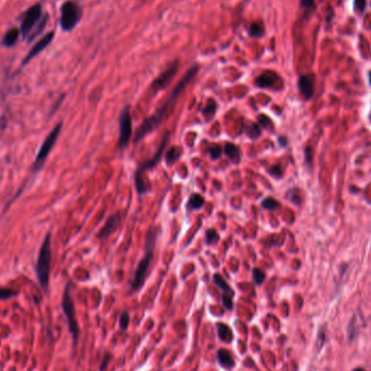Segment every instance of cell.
<instances>
[{"label":"cell","instance_id":"cell-1","mask_svg":"<svg viewBox=\"0 0 371 371\" xmlns=\"http://www.w3.org/2000/svg\"><path fill=\"white\" fill-rule=\"evenodd\" d=\"M198 71H199L198 66L191 67L188 70L186 75L182 79H180V81L177 84V86L174 88L173 92L170 93V95L167 98V100L165 101V103L163 104L156 113H153L149 117V119H147L146 121H144L139 126V128L136 130L135 137H134L135 143H138L142 138L146 137L148 134H150L151 132L155 130L158 127V126L160 125V123L163 120H164V117H165L167 111L171 107V105L174 104V102L176 101V99L179 97V95L183 93V90H185L186 87L190 84V81H191L194 78V76L198 73Z\"/></svg>","mask_w":371,"mask_h":371},{"label":"cell","instance_id":"cell-2","mask_svg":"<svg viewBox=\"0 0 371 371\" xmlns=\"http://www.w3.org/2000/svg\"><path fill=\"white\" fill-rule=\"evenodd\" d=\"M157 237H158V230L150 228L146 239V254H144V256L139 261L137 269L135 271V276L132 283V289L134 291L139 290L144 283V279H146V275L148 273L149 266L153 258V252H155L156 248Z\"/></svg>","mask_w":371,"mask_h":371},{"label":"cell","instance_id":"cell-3","mask_svg":"<svg viewBox=\"0 0 371 371\" xmlns=\"http://www.w3.org/2000/svg\"><path fill=\"white\" fill-rule=\"evenodd\" d=\"M51 268V236L48 233L43 239L36 264V276L43 291L48 290Z\"/></svg>","mask_w":371,"mask_h":371},{"label":"cell","instance_id":"cell-4","mask_svg":"<svg viewBox=\"0 0 371 371\" xmlns=\"http://www.w3.org/2000/svg\"><path fill=\"white\" fill-rule=\"evenodd\" d=\"M61 129H62V122L58 123L56 126H54L53 129L48 134L46 139L43 140L42 144L38 150L37 156H36V158H35L34 164H33L34 173H37V171H39L42 168L45 162H46L48 156L50 155L51 150L53 149L54 144H56V142L59 138Z\"/></svg>","mask_w":371,"mask_h":371},{"label":"cell","instance_id":"cell-5","mask_svg":"<svg viewBox=\"0 0 371 371\" xmlns=\"http://www.w3.org/2000/svg\"><path fill=\"white\" fill-rule=\"evenodd\" d=\"M62 309H63V312H64V315L68 320L69 329H70L72 339H73V343L74 344H76V342L78 340L79 329H78V322L76 319L74 302H73V298H72V296H71V285L70 283L67 285L64 294H63Z\"/></svg>","mask_w":371,"mask_h":371},{"label":"cell","instance_id":"cell-6","mask_svg":"<svg viewBox=\"0 0 371 371\" xmlns=\"http://www.w3.org/2000/svg\"><path fill=\"white\" fill-rule=\"evenodd\" d=\"M81 17V9L76 2L69 0L61 7L60 25L64 32H70L78 24Z\"/></svg>","mask_w":371,"mask_h":371},{"label":"cell","instance_id":"cell-7","mask_svg":"<svg viewBox=\"0 0 371 371\" xmlns=\"http://www.w3.org/2000/svg\"><path fill=\"white\" fill-rule=\"evenodd\" d=\"M40 16H41L40 5L36 4L27 9L21 21L20 32L23 35V37H26V36H29L31 34L32 30L36 26V24L38 23Z\"/></svg>","mask_w":371,"mask_h":371},{"label":"cell","instance_id":"cell-8","mask_svg":"<svg viewBox=\"0 0 371 371\" xmlns=\"http://www.w3.org/2000/svg\"><path fill=\"white\" fill-rule=\"evenodd\" d=\"M133 134L132 116L129 112V106H125L120 116V139L117 147L123 149L127 146Z\"/></svg>","mask_w":371,"mask_h":371},{"label":"cell","instance_id":"cell-9","mask_svg":"<svg viewBox=\"0 0 371 371\" xmlns=\"http://www.w3.org/2000/svg\"><path fill=\"white\" fill-rule=\"evenodd\" d=\"M168 140H169V134L168 133H165L164 137H163V139L161 141V144H160V147H159V149H158L156 155L153 156L149 161L142 163V164L137 168V170H136L135 174L143 175L144 171H147V170H150L152 168H155L158 165V163L160 162V160H161V158L163 156V152H164V150H165V148L167 146Z\"/></svg>","mask_w":371,"mask_h":371},{"label":"cell","instance_id":"cell-10","mask_svg":"<svg viewBox=\"0 0 371 371\" xmlns=\"http://www.w3.org/2000/svg\"><path fill=\"white\" fill-rule=\"evenodd\" d=\"M177 71H178V61H174L173 63H170L169 67L163 72L155 81H153L152 89L156 90V92L164 89L169 84V81L173 79V77L177 73Z\"/></svg>","mask_w":371,"mask_h":371},{"label":"cell","instance_id":"cell-11","mask_svg":"<svg viewBox=\"0 0 371 371\" xmlns=\"http://www.w3.org/2000/svg\"><path fill=\"white\" fill-rule=\"evenodd\" d=\"M53 37H54V33L53 32H49L45 36H42V37L34 45V46L32 47V49L30 50V52L27 53V56L24 58L23 66L27 64V63H29L31 60H33L35 57H37L40 52H42L45 49H46L49 46V45L51 43Z\"/></svg>","mask_w":371,"mask_h":371},{"label":"cell","instance_id":"cell-12","mask_svg":"<svg viewBox=\"0 0 371 371\" xmlns=\"http://www.w3.org/2000/svg\"><path fill=\"white\" fill-rule=\"evenodd\" d=\"M298 88H300L301 95L305 100H310L314 96L315 89V78L313 75H302L298 79Z\"/></svg>","mask_w":371,"mask_h":371},{"label":"cell","instance_id":"cell-13","mask_svg":"<svg viewBox=\"0 0 371 371\" xmlns=\"http://www.w3.org/2000/svg\"><path fill=\"white\" fill-rule=\"evenodd\" d=\"M278 80L279 76L275 73V72L266 71L255 79V85L259 88H270L275 86Z\"/></svg>","mask_w":371,"mask_h":371},{"label":"cell","instance_id":"cell-14","mask_svg":"<svg viewBox=\"0 0 371 371\" xmlns=\"http://www.w3.org/2000/svg\"><path fill=\"white\" fill-rule=\"evenodd\" d=\"M120 220H121V214L120 213H116V214L108 217V219L105 222V224H104V226L102 227V229L100 230V232L98 233V237L100 239L107 238L115 230L116 225L119 224Z\"/></svg>","mask_w":371,"mask_h":371},{"label":"cell","instance_id":"cell-15","mask_svg":"<svg viewBox=\"0 0 371 371\" xmlns=\"http://www.w3.org/2000/svg\"><path fill=\"white\" fill-rule=\"evenodd\" d=\"M217 359H219L220 365L225 369H231L234 366L233 357L227 350H220L217 353Z\"/></svg>","mask_w":371,"mask_h":371},{"label":"cell","instance_id":"cell-16","mask_svg":"<svg viewBox=\"0 0 371 371\" xmlns=\"http://www.w3.org/2000/svg\"><path fill=\"white\" fill-rule=\"evenodd\" d=\"M224 153L226 155L232 163L234 164H238L241 159V155H240V149L233 143H227L224 148Z\"/></svg>","mask_w":371,"mask_h":371},{"label":"cell","instance_id":"cell-17","mask_svg":"<svg viewBox=\"0 0 371 371\" xmlns=\"http://www.w3.org/2000/svg\"><path fill=\"white\" fill-rule=\"evenodd\" d=\"M20 30L16 29V27H12V29L9 30L3 38V45L5 47H12L17 41V38L20 36Z\"/></svg>","mask_w":371,"mask_h":371},{"label":"cell","instance_id":"cell-18","mask_svg":"<svg viewBox=\"0 0 371 371\" xmlns=\"http://www.w3.org/2000/svg\"><path fill=\"white\" fill-rule=\"evenodd\" d=\"M183 155V149L180 147H171L166 153V164L173 165Z\"/></svg>","mask_w":371,"mask_h":371},{"label":"cell","instance_id":"cell-19","mask_svg":"<svg viewBox=\"0 0 371 371\" xmlns=\"http://www.w3.org/2000/svg\"><path fill=\"white\" fill-rule=\"evenodd\" d=\"M217 328H219V337L220 339L225 342V343H229L232 341V338H233V334H232V331L231 329L228 327L227 324L225 323H220L219 325H217Z\"/></svg>","mask_w":371,"mask_h":371},{"label":"cell","instance_id":"cell-20","mask_svg":"<svg viewBox=\"0 0 371 371\" xmlns=\"http://www.w3.org/2000/svg\"><path fill=\"white\" fill-rule=\"evenodd\" d=\"M204 198L199 194V193H193L191 197H190L189 201H188V209L189 210H200L201 207L204 205Z\"/></svg>","mask_w":371,"mask_h":371},{"label":"cell","instance_id":"cell-21","mask_svg":"<svg viewBox=\"0 0 371 371\" xmlns=\"http://www.w3.org/2000/svg\"><path fill=\"white\" fill-rule=\"evenodd\" d=\"M214 282L217 285V287L221 288V290H223L225 294L229 295V293H230L231 295H233V291L231 290V288L229 287V285L227 282L225 281L224 278L221 275H219V274L214 275Z\"/></svg>","mask_w":371,"mask_h":371},{"label":"cell","instance_id":"cell-22","mask_svg":"<svg viewBox=\"0 0 371 371\" xmlns=\"http://www.w3.org/2000/svg\"><path fill=\"white\" fill-rule=\"evenodd\" d=\"M261 206H263L265 210L275 211V210L279 209V207H280V203L276 200V199L271 198V197H268V198L264 199L263 201H261Z\"/></svg>","mask_w":371,"mask_h":371},{"label":"cell","instance_id":"cell-23","mask_svg":"<svg viewBox=\"0 0 371 371\" xmlns=\"http://www.w3.org/2000/svg\"><path fill=\"white\" fill-rule=\"evenodd\" d=\"M216 107H217V105H216L215 101L214 100H209V102H207L206 106L203 108L202 113H203V115L205 117H207V119H210V117H213V115L215 114Z\"/></svg>","mask_w":371,"mask_h":371},{"label":"cell","instance_id":"cell-24","mask_svg":"<svg viewBox=\"0 0 371 371\" xmlns=\"http://www.w3.org/2000/svg\"><path fill=\"white\" fill-rule=\"evenodd\" d=\"M17 294H19V292L12 290V289L0 288V301L9 300V298H12V297L16 296Z\"/></svg>","mask_w":371,"mask_h":371},{"label":"cell","instance_id":"cell-25","mask_svg":"<svg viewBox=\"0 0 371 371\" xmlns=\"http://www.w3.org/2000/svg\"><path fill=\"white\" fill-rule=\"evenodd\" d=\"M205 240L207 244H215L220 240V234L215 229H209L205 234Z\"/></svg>","mask_w":371,"mask_h":371},{"label":"cell","instance_id":"cell-26","mask_svg":"<svg viewBox=\"0 0 371 371\" xmlns=\"http://www.w3.org/2000/svg\"><path fill=\"white\" fill-rule=\"evenodd\" d=\"M265 278H266V275L263 270H260L258 268L253 269V279H254V282L257 286H260L261 283H263L265 281Z\"/></svg>","mask_w":371,"mask_h":371},{"label":"cell","instance_id":"cell-27","mask_svg":"<svg viewBox=\"0 0 371 371\" xmlns=\"http://www.w3.org/2000/svg\"><path fill=\"white\" fill-rule=\"evenodd\" d=\"M249 33L253 37H260L264 34V27L260 24H252L249 29Z\"/></svg>","mask_w":371,"mask_h":371},{"label":"cell","instance_id":"cell-28","mask_svg":"<svg viewBox=\"0 0 371 371\" xmlns=\"http://www.w3.org/2000/svg\"><path fill=\"white\" fill-rule=\"evenodd\" d=\"M247 133L249 137H251L252 139H256L260 136V129L256 124H251L247 128Z\"/></svg>","mask_w":371,"mask_h":371},{"label":"cell","instance_id":"cell-29","mask_svg":"<svg viewBox=\"0 0 371 371\" xmlns=\"http://www.w3.org/2000/svg\"><path fill=\"white\" fill-rule=\"evenodd\" d=\"M209 152H210V156H211V158L213 160H217V159H219L222 156L223 149H222V147L220 146V144L214 143V144H212V146L210 147Z\"/></svg>","mask_w":371,"mask_h":371},{"label":"cell","instance_id":"cell-30","mask_svg":"<svg viewBox=\"0 0 371 371\" xmlns=\"http://www.w3.org/2000/svg\"><path fill=\"white\" fill-rule=\"evenodd\" d=\"M257 121L260 124V126H263L264 128H267V129H271V128H273V121H271L267 115L260 114L257 117Z\"/></svg>","mask_w":371,"mask_h":371},{"label":"cell","instance_id":"cell-31","mask_svg":"<svg viewBox=\"0 0 371 371\" xmlns=\"http://www.w3.org/2000/svg\"><path fill=\"white\" fill-rule=\"evenodd\" d=\"M128 324H129V315L128 313L125 312L122 314L120 318V325L123 330H126L128 328Z\"/></svg>","mask_w":371,"mask_h":371},{"label":"cell","instance_id":"cell-32","mask_svg":"<svg viewBox=\"0 0 371 371\" xmlns=\"http://www.w3.org/2000/svg\"><path fill=\"white\" fill-rule=\"evenodd\" d=\"M268 173H269L270 175H273V176H274V177H276V178H280V177L282 176V169H281V166L275 165V166H273V167H270V168L268 169Z\"/></svg>","mask_w":371,"mask_h":371},{"label":"cell","instance_id":"cell-33","mask_svg":"<svg viewBox=\"0 0 371 371\" xmlns=\"http://www.w3.org/2000/svg\"><path fill=\"white\" fill-rule=\"evenodd\" d=\"M222 300H223L224 305L226 306V309H227V310H232V306H233V304H232L231 296H229V295H227V294H223V296H222Z\"/></svg>","mask_w":371,"mask_h":371},{"label":"cell","instance_id":"cell-34","mask_svg":"<svg viewBox=\"0 0 371 371\" xmlns=\"http://www.w3.org/2000/svg\"><path fill=\"white\" fill-rule=\"evenodd\" d=\"M305 160H306L307 164L312 165V162H313V150L310 147L305 149Z\"/></svg>","mask_w":371,"mask_h":371},{"label":"cell","instance_id":"cell-35","mask_svg":"<svg viewBox=\"0 0 371 371\" xmlns=\"http://www.w3.org/2000/svg\"><path fill=\"white\" fill-rule=\"evenodd\" d=\"M355 7L359 12H364L366 9V0H355Z\"/></svg>","mask_w":371,"mask_h":371},{"label":"cell","instance_id":"cell-36","mask_svg":"<svg viewBox=\"0 0 371 371\" xmlns=\"http://www.w3.org/2000/svg\"><path fill=\"white\" fill-rule=\"evenodd\" d=\"M110 358H111V355L110 354H105L104 357H103V360H102V364L100 366V371H103L105 369V367L107 366L108 361H110Z\"/></svg>","mask_w":371,"mask_h":371},{"label":"cell","instance_id":"cell-37","mask_svg":"<svg viewBox=\"0 0 371 371\" xmlns=\"http://www.w3.org/2000/svg\"><path fill=\"white\" fill-rule=\"evenodd\" d=\"M301 5L303 8H306V9H311V8L315 7L313 0H302Z\"/></svg>","mask_w":371,"mask_h":371},{"label":"cell","instance_id":"cell-38","mask_svg":"<svg viewBox=\"0 0 371 371\" xmlns=\"http://www.w3.org/2000/svg\"><path fill=\"white\" fill-rule=\"evenodd\" d=\"M279 141H280V144H281V146H287V139L286 138H283V137H280L279 138Z\"/></svg>","mask_w":371,"mask_h":371},{"label":"cell","instance_id":"cell-39","mask_svg":"<svg viewBox=\"0 0 371 371\" xmlns=\"http://www.w3.org/2000/svg\"><path fill=\"white\" fill-rule=\"evenodd\" d=\"M353 371H366V370L363 369V368H356V369H354Z\"/></svg>","mask_w":371,"mask_h":371},{"label":"cell","instance_id":"cell-40","mask_svg":"<svg viewBox=\"0 0 371 371\" xmlns=\"http://www.w3.org/2000/svg\"><path fill=\"white\" fill-rule=\"evenodd\" d=\"M369 81H370V85H371V72H369Z\"/></svg>","mask_w":371,"mask_h":371}]
</instances>
